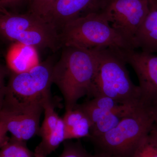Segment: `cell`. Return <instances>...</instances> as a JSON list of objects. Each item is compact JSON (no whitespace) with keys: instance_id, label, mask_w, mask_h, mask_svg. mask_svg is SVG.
<instances>
[{"instance_id":"obj_1","label":"cell","mask_w":157,"mask_h":157,"mask_svg":"<svg viewBox=\"0 0 157 157\" xmlns=\"http://www.w3.org/2000/svg\"><path fill=\"white\" fill-rule=\"evenodd\" d=\"M119 49L92 50L95 58V73L88 97H106L128 105H144L139 86L130 78L126 63Z\"/></svg>"},{"instance_id":"obj_2","label":"cell","mask_w":157,"mask_h":157,"mask_svg":"<svg viewBox=\"0 0 157 157\" xmlns=\"http://www.w3.org/2000/svg\"><path fill=\"white\" fill-rule=\"evenodd\" d=\"M62 48L60 58L54 65L52 81L61 92L68 111L74 109L80 98L88 96L96 62L92 50L74 46Z\"/></svg>"},{"instance_id":"obj_3","label":"cell","mask_w":157,"mask_h":157,"mask_svg":"<svg viewBox=\"0 0 157 157\" xmlns=\"http://www.w3.org/2000/svg\"><path fill=\"white\" fill-rule=\"evenodd\" d=\"M63 47L74 46L92 50L106 48H132L110 26L102 12L70 21L59 32Z\"/></svg>"},{"instance_id":"obj_4","label":"cell","mask_w":157,"mask_h":157,"mask_svg":"<svg viewBox=\"0 0 157 157\" xmlns=\"http://www.w3.org/2000/svg\"><path fill=\"white\" fill-rule=\"evenodd\" d=\"M0 32L4 39L54 52L63 48L58 30L43 17L29 11L21 14L0 9Z\"/></svg>"},{"instance_id":"obj_5","label":"cell","mask_w":157,"mask_h":157,"mask_svg":"<svg viewBox=\"0 0 157 157\" xmlns=\"http://www.w3.org/2000/svg\"><path fill=\"white\" fill-rule=\"evenodd\" d=\"M154 124L149 107L143 105L123 118L109 132L90 140L98 151L111 155L132 157Z\"/></svg>"},{"instance_id":"obj_6","label":"cell","mask_w":157,"mask_h":157,"mask_svg":"<svg viewBox=\"0 0 157 157\" xmlns=\"http://www.w3.org/2000/svg\"><path fill=\"white\" fill-rule=\"evenodd\" d=\"M54 64L48 59L28 72L11 73L8 84L1 89L0 101L5 100L19 105L43 107L56 103L51 92Z\"/></svg>"},{"instance_id":"obj_7","label":"cell","mask_w":157,"mask_h":157,"mask_svg":"<svg viewBox=\"0 0 157 157\" xmlns=\"http://www.w3.org/2000/svg\"><path fill=\"white\" fill-rule=\"evenodd\" d=\"M0 147L11 137L25 141L39 134L40 117L44 107L41 105H19L6 101L0 102Z\"/></svg>"},{"instance_id":"obj_8","label":"cell","mask_w":157,"mask_h":157,"mask_svg":"<svg viewBox=\"0 0 157 157\" xmlns=\"http://www.w3.org/2000/svg\"><path fill=\"white\" fill-rule=\"evenodd\" d=\"M148 11V0H109L102 12L132 48Z\"/></svg>"},{"instance_id":"obj_9","label":"cell","mask_w":157,"mask_h":157,"mask_svg":"<svg viewBox=\"0 0 157 157\" xmlns=\"http://www.w3.org/2000/svg\"><path fill=\"white\" fill-rule=\"evenodd\" d=\"M127 64L136 73L141 91V102L149 106L157 100V54L136 49H119Z\"/></svg>"},{"instance_id":"obj_10","label":"cell","mask_w":157,"mask_h":157,"mask_svg":"<svg viewBox=\"0 0 157 157\" xmlns=\"http://www.w3.org/2000/svg\"><path fill=\"white\" fill-rule=\"evenodd\" d=\"M109 0H58L43 18L58 30L68 23L102 12Z\"/></svg>"},{"instance_id":"obj_11","label":"cell","mask_w":157,"mask_h":157,"mask_svg":"<svg viewBox=\"0 0 157 157\" xmlns=\"http://www.w3.org/2000/svg\"><path fill=\"white\" fill-rule=\"evenodd\" d=\"M78 105L86 113L91 123L90 139L109 132L127 116L112 109L96 105L90 100Z\"/></svg>"},{"instance_id":"obj_12","label":"cell","mask_w":157,"mask_h":157,"mask_svg":"<svg viewBox=\"0 0 157 157\" xmlns=\"http://www.w3.org/2000/svg\"><path fill=\"white\" fill-rule=\"evenodd\" d=\"M37 48L20 42H13L6 56L7 67L11 73L28 72L40 64Z\"/></svg>"},{"instance_id":"obj_13","label":"cell","mask_w":157,"mask_h":157,"mask_svg":"<svg viewBox=\"0 0 157 157\" xmlns=\"http://www.w3.org/2000/svg\"><path fill=\"white\" fill-rule=\"evenodd\" d=\"M135 49L157 54V0H148V11L135 37Z\"/></svg>"},{"instance_id":"obj_14","label":"cell","mask_w":157,"mask_h":157,"mask_svg":"<svg viewBox=\"0 0 157 157\" xmlns=\"http://www.w3.org/2000/svg\"><path fill=\"white\" fill-rule=\"evenodd\" d=\"M66 140L91 137L92 124L90 119L78 104L74 109L66 111L63 118Z\"/></svg>"},{"instance_id":"obj_15","label":"cell","mask_w":157,"mask_h":157,"mask_svg":"<svg viewBox=\"0 0 157 157\" xmlns=\"http://www.w3.org/2000/svg\"><path fill=\"white\" fill-rule=\"evenodd\" d=\"M34 150L35 157H47L66 140L64 124L61 118L56 128L42 136Z\"/></svg>"},{"instance_id":"obj_16","label":"cell","mask_w":157,"mask_h":157,"mask_svg":"<svg viewBox=\"0 0 157 157\" xmlns=\"http://www.w3.org/2000/svg\"><path fill=\"white\" fill-rule=\"evenodd\" d=\"M1 148L0 157H35L34 151L29 149L26 142L11 137Z\"/></svg>"},{"instance_id":"obj_17","label":"cell","mask_w":157,"mask_h":157,"mask_svg":"<svg viewBox=\"0 0 157 157\" xmlns=\"http://www.w3.org/2000/svg\"><path fill=\"white\" fill-rule=\"evenodd\" d=\"M132 157H157V131L154 126L139 144Z\"/></svg>"},{"instance_id":"obj_18","label":"cell","mask_w":157,"mask_h":157,"mask_svg":"<svg viewBox=\"0 0 157 157\" xmlns=\"http://www.w3.org/2000/svg\"><path fill=\"white\" fill-rule=\"evenodd\" d=\"M57 106L56 103H53L46 104L44 107L45 117L38 134L40 137L53 131L57 127L61 119L55 110V108Z\"/></svg>"},{"instance_id":"obj_19","label":"cell","mask_w":157,"mask_h":157,"mask_svg":"<svg viewBox=\"0 0 157 157\" xmlns=\"http://www.w3.org/2000/svg\"><path fill=\"white\" fill-rule=\"evenodd\" d=\"M63 143V150L59 157H92L79 140L74 142L66 140Z\"/></svg>"},{"instance_id":"obj_20","label":"cell","mask_w":157,"mask_h":157,"mask_svg":"<svg viewBox=\"0 0 157 157\" xmlns=\"http://www.w3.org/2000/svg\"><path fill=\"white\" fill-rule=\"evenodd\" d=\"M58 0H31L29 12L43 17Z\"/></svg>"},{"instance_id":"obj_21","label":"cell","mask_w":157,"mask_h":157,"mask_svg":"<svg viewBox=\"0 0 157 157\" xmlns=\"http://www.w3.org/2000/svg\"><path fill=\"white\" fill-rule=\"evenodd\" d=\"M31 2V0H0V9H16Z\"/></svg>"},{"instance_id":"obj_22","label":"cell","mask_w":157,"mask_h":157,"mask_svg":"<svg viewBox=\"0 0 157 157\" xmlns=\"http://www.w3.org/2000/svg\"><path fill=\"white\" fill-rule=\"evenodd\" d=\"M154 121V124L157 126V100L148 106Z\"/></svg>"},{"instance_id":"obj_23","label":"cell","mask_w":157,"mask_h":157,"mask_svg":"<svg viewBox=\"0 0 157 157\" xmlns=\"http://www.w3.org/2000/svg\"><path fill=\"white\" fill-rule=\"evenodd\" d=\"M92 157H107V155L104 153L98 151L94 155H92Z\"/></svg>"},{"instance_id":"obj_24","label":"cell","mask_w":157,"mask_h":157,"mask_svg":"<svg viewBox=\"0 0 157 157\" xmlns=\"http://www.w3.org/2000/svg\"><path fill=\"white\" fill-rule=\"evenodd\" d=\"M107 155V154H106ZM107 155V157H124L120 155Z\"/></svg>"}]
</instances>
